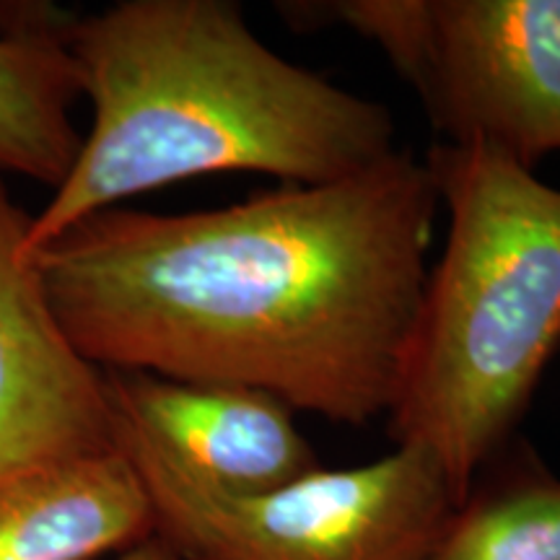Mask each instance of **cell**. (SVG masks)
Returning a JSON list of instances; mask_svg holds the SVG:
<instances>
[{
	"mask_svg": "<svg viewBox=\"0 0 560 560\" xmlns=\"http://www.w3.org/2000/svg\"><path fill=\"white\" fill-rule=\"evenodd\" d=\"M446 213L387 412L395 446L436 462L454 501L511 444L560 348V190L501 153L436 143Z\"/></svg>",
	"mask_w": 560,
	"mask_h": 560,
	"instance_id": "cell-3",
	"label": "cell"
},
{
	"mask_svg": "<svg viewBox=\"0 0 560 560\" xmlns=\"http://www.w3.org/2000/svg\"><path fill=\"white\" fill-rule=\"evenodd\" d=\"M112 408L117 450L143 480L156 537L179 560H429L457 506L436 462L416 446L317 467L268 493H223Z\"/></svg>",
	"mask_w": 560,
	"mask_h": 560,
	"instance_id": "cell-4",
	"label": "cell"
},
{
	"mask_svg": "<svg viewBox=\"0 0 560 560\" xmlns=\"http://www.w3.org/2000/svg\"><path fill=\"white\" fill-rule=\"evenodd\" d=\"M289 16L342 24L384 52L454 149L535 172L560 153V0H338Z\"/></svg>",
	"mask_w": 560,
	"mask_h": 560,
	"instance_id": "cell-5",
	"label": "cell"
},
{
	"mask_svg": "<svg viewBox=\"0 0 560 560\" xmlns=\"http://www.w3.org/2000/svg\"><path fill=\"white\" fill-rule=\"evenodd\" d=\"M439 210L425 161L397 149L226 208L102 210L32 262L96 369L240 384L361 429L389 412Z\"/></svg>",
	"mask_w": 560,
	"mask_h": 560,
	"instance_id": "cell-1",
	"label": "cell"
},
{
	"mask_svg": "<svg viewBox=\"0 0 560 560\" xmlns=\"http://www.w3.org/2000/svg\"><path fill=\"white\" fill-rule=\"evenodd\" d=\"M79 13L52 3H0V177L58 187L79 159L83 136L73 104L81 79L70 37Z\"/></svg>",
	"mask_w": 560,
	"mask_h": 560,
	"instance_id": "cell-9",
	"label": "cell"
},
{
	"mask_svg": "<svg viewBox=\"0 0 560 560\" xmlns=\"http://www.w3.org/2000/svg\"><path fill=\"white\" fill-rule=\"evenodd\" d=\"M30 223L0 177V486L117 450L104 371L83 359L55 317L24 249Z\"/></svg>",
	"mask_w": 560,
	"mask_h": 560,
	"instance_id": "cell-6",
	"label": "cell"
},
{
	"mask_svg": "<svg viewBox=\"0 0 560 560\" xmlns=\"http://www.w3.org/2000/svg\"><path fill=\"white\" fill-rule=\"evenodd\" d=\"M112 402L170 457L234 495L283 488L317 470L296 412L262 389L104 371Z\"/></svg>",
	"mask_w": 560,
	"mask_h": 560,
	"instance_id": "cell-7",
	"label": "cell"
},
{
	"mask_svg": "<svg viewBox=\"0 0 560 560\" xmlns=\"http://www.w3.org/2000/svg\"><path fill=\"white\" fill-rule=\"evenodd\" d=\"M153 535L151 499L120 450L0 486V560H107Z\"/></svg>",
	"mask_w": 560,
	"mask_h": 560,
	"instance_id": "cell-8",
	"label": "cell"
},
{
	"mask_svg": "<svg viewBox=\"0 0 560 560\" xmlns=\"http://www.w3.org/2000/svg\"><path fill=\"white\" fill-rule=\"evenodd\" d=\"M509 446L454 506L429 560H560V478L529 446Z\"/></svg>",
	"mask_w": 560,
	"mask_h": 560,
	"instance_id": "cell-10",
	"label": "cell"
},
{
	"mask_svg": "<svg viewBox=\"0 0 560 560\" xmlns=\"http://www.w3.org/2000/svg\"><path fill=\"white\" fill-rule=\"evenodd\" d=\"M107 560H179V558L170 550V545L153 535L151 540L140 542V545H136V548H130L125 552H117V556H112Z\"/></svg>",
	"mask_w": 560,
	"mask_h": 560,
	"instance_id": "cell-11",
	"label": "cell"
},
{
	"mask_svg": "<svg viewBox=\"0 0 560 560\" xmlns=\"http://www.w3.org/2000/svg\"><path fill=\"white\" fill-rule=\"evenodd\" d=\"M94 122L26 255L125 198L213 174L327 185L397 151L384 104L296 66L231 0H122L70 37Z\"/></svg>",
	"mask_w": 560,
	"mask_h": 560,
	"instance_id": "cell-2",
	"label": "cell"
}]
</instances>
